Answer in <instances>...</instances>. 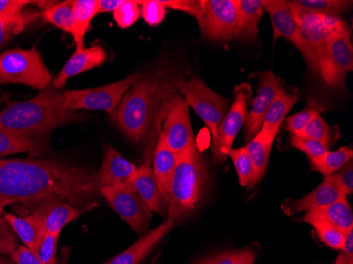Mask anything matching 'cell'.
<instances>
[{"mask_svg": "<svg viewBox=\"0 0 353 264\" xmlns=\"http://www.w3.org/2000/svg\"><path fill=\"white\" fill-rule=\"evenodd\" d=\"M323 110L322 107L316 103H312L307 108L299 111L296 114L291 115L285 121V128L290 131L292 136H301L309 123Z\"/></svg>", "mask_w": 353, "mask_h": 264, "instance_id": "cell-35", "label": "cell"}, {"mask_svg": "<svg viewBox=\"0 0 353 264\" xmlns=\"http://www.w3.org/2000/svg\"><path fill=\"white\" fill-rule=\"evenodd\" d=\"M179 154L172 152L166 144L162 132L159 134L158 140L154 145V156H152V170L158 181L159 186L168 202V190H170V180L176 168Z\"/></svg>", "mask_w": 353, "mask_h": 264, "instance_id": "cell-23", "label": "cell"}, {"mask_svg": "<svg viewBox=\"0 0 353 264\" xmlns=\"http://www.w3.org/2000/svg\"><path fill=\"white\" fill-rule=\"evenodd\" d=\"M188 108L190 107L181 94L174 95L161 130L166 144L178 154L184 152L195 141Z\"/></svg>", "mask_w": 353, "mask_h": 264, "instance_id": "cell-13", "label": "cell"}, {"mask_svg": "<svg viewBox=\"0 0 353 264\" xmlns=\"http://www.w3.org/2000/svg\"><path fill=\"white\" fill-rule=\"evenodd\" d=\"M112 14L117 25L122 29H127L134 26L140 19V5L139 1L125 0L124 3Z\"/></svg>", "mask_w": 353, "mask_h": 264, "instance_id": "cell-39", "label": "cell"}, {"mask_svg": "<svg viewBox=\"0 0 353 264\" xmlns=\"http://www.w3.org/2000/svg\"><path fill=\"white\" fill-rule=\"evenodd\" d=\"M301 136L313 139L319 141L326 146H330L332 144V130L331 127L325 122L324 119L321 115H316L305 130L301 132Z\"/></svg>", "mask_w": 353, "mask_h": 264, "instance_id": "cell-38", "label": "cell"}, {"mask_svg": "<svg viewBox=\"0 0 353 264\" xmlns=\"http://www.w3.org/2000/svg\"><path fill=\"white\" fill-rule=\"evenodd\" d=\"M152 161V156H145L143 164L137 168L132 186L150 212L163 214L168 210V202L154 176Z\"/></svg>", "mask_w": 353, "mask_h": 264, "instance_id": "cell-20", "label": "cell"}, {"mask_svg": "<svg viewBox=\"0 0 353 264\" xmlns=\"http://www.w3.org/2000/svg\"><path fill=\"white\" fill-rule=\"evenodd\" d=\"M3 218L11 226L14 234L25 244L26 247L37 253L46 235L43 222L39 216L34 212H31L26 217L5 214Z\"/></svg>", "mask_w": 353, "mask_h": 264, "instance_id": "cell-25", "label": "cell"}, {"mask_svg": "<svg viewBox=\"0 0 353 264\" xmlns=\"http://www.w3.org/2000/svg\"><path fill=\"white\" fill-rule=\"evenodd\" d=\"M341 251L343 255L353 263V228L345 234L344 243Z\"/></svg>", "mask_w": 353, "mask_h": 264, "instance_id": "cell-48", "label": "cell"}, {"mask_svg": "<svg viewBox=\"0 0 353 264\" xmlns=\"http://www.w3.org/2000/svg\"><path fill=\"white\" fill-rule=\"evenodd\" d=\"M79 121L73 111L61 108V91L49 86L23 102L9 103L0 111V130L34 138Z\"/></svg>", "mask_w": 353, "mask_h": 264, "instance_id": "cell-3", "label": "cell"}, {"mask_svg": "<svg viewBox=\"0 0 353 264\" xmlns=\"http://www.w3.org/2000/svg\"><path fill=\"white\" fill-rule=\"evenodd\" d=\"M201 34L211 41H230L237 25L235 0H204L197 19Z\"/></svg>", "mask_w": 353, "mask_h": 264, "instance_id": "cell-12", "label": "cell"}, {"mask_svg": "<svg viewBox=\"0 0 353 264\" xmlns=\"http://www.w3.org/2000/svg\"><path fill=\"white\" fill-rule=\"evenodd\" d=\"M161 3L166 9L185 12L198 19L203 10L204 0H161Z\"/></svg>", "mask_w": 353, "mask_h": 264, "instance_id": "cell-43", "label": "cell"}, {"mask_svg": "<svg viewBox=\"0 0 353 264\" xmlns=\"http://www.w3.org/2000/svg\"><path fill=\"white\" fill-rule=\"evenodd\" d=\"M41 19L63 31L73 34L74 32V14L72 0L61 3H48L41 12Z\"/></svg>", "mask_w": 353, "mask_h": 264, "instance_id": "cell-31", "label": "cell"}, {"mask_svg": "<svg viewBox=\"0 0 353 264\" xmlns=\"http://www.w3.org/2000/svg\"><path fill=\"white\" fill-rule=\"evenodd\" d=\"M14 202L10 201L8 199H3V198H0V220H1V216H3V208L6 206L13 205Z\"/></svg>", "mask_w": 353, "mask_h": 264, "instance_id": "cell-50", "label": "cell"}, {"mask_svg": "<svg viewBox=\"0 0 353 264\" xmlns=\"http://www.w3.org/2000/svg\"><path fill=\"white\" fill-rule=\"evenodd\" d=\"M338 184L335 183L331 176L325 178L324 182L317 186L310 194L294 201H287L283 205V212L288 216L299 214L301 212H309L314 208L330 205L335 202L346 199Z\"/></svg>", "mask_w": 353, "mask_h": 264, "instance_id": "cell-19", "label": "cell"}, {"mask_svg": "<svg viewBox=\"0 0 353 264\" xmlns=\"http://www.w3.org/2000/svg\"><path fill=\"white\" fill-rule=\"evenodd\" d=\"M106 59L107 53L101 45H92L90 48H84L82 50H75L72 57L63 65L61 72L53 79L50 86L61 90L70 77L98 68L105 63Z\"/></svg>", "mask_w": 353, "mask_h": 264, "instance_id": "cell-18", "label": "cell"}, {"mask_svg": "<svg viewBox=\"0 0 353 264\" xmlns=\"http://www.w3.org/2000/svg\"><path fill=\"white\" fill-rule=\"evenodd\" d=\"M353 152L350 147L343 146L335 152H327L324 156L317 159H309L311 170L322 174L325 178L332 176L335 172L352 160Z\"/></svg>", "mask_w": 353, "mask_h": 264, "instance_id": "cell-32", "label": "cell"}, {"mask_svg": "<svg viewBox=\"0 0 353 264\" xmlns=\"http://www.w3.org/2000/svg\"><path fill=\"white\" fill-rule=\"evenodd\" d=\"M308 224L314 227L319 239L322 240L327 246L341 251L345 238V234L342 230L323 221H310Z\"/></svg>", "mask_w": 353, "mask_h": 264, "instance_id": "cell-37", "label": "cell"}, {"mask_svg": "<svg viewBox=\"0 0 353 264\" xmlns=\"http://www.w3.org/2000/svg\"><path fill=\"white\" fill-rule=\"evenodd\" d=\"M172 79L139 77L110 114L111 121L132 142L148 140L156 123L165 118L178 91Z\"/></svg>", "mask_w": 353, "mask_h": 264, "instance_id": "cell-2", "label": "cell"}, {"mask_svg": "<svg viewBox=\"0 0 353 264\" xmlns=\"http://www.w3.org/2000/svg\"><path fill=\"white\" fill-rule=\"evenodd\" d=\"M176 223L172 220L168 219L161 225L152 230L150 233L142 236L136 243L132 244L128 249L109 260L106 264H139L145 259L154 246L161 241L168 234L172 232Z\"/></svg>", "mask_w": 353, "mask_h": 264, "instance_id": "cell-21", "label": "cell"}, {"mask_svg": "<svg viewBox=\"0 0 353 264\" xmlns=\"http://www.w3.org/2000/svg\"><path fill=\"white\" fill-rule=\"evenodd\" d=\"M39 143L34 138L14 134L10 131L0 130V156L12 154H37L39 152Z\"/></svg>", "mask_w": 353, "mask_h": 264, "instance_id": "cell-33", "label": "cell"}, {"mask_svg": "<svg viewBox=\"0 0 353 264\" xmlns=\"http://www.w3.org/2000/svg\"><path fill=\"white\" fill-rule=\"evenodd\" d=\"M100 194L136 233L142 234L148 230L152 212L141 199L134 186H105L100 188Z\"/></svg>", "mask_w": 353, "mask_h": 264, "instance_id": "cell-11", "label": "cell"}, {"mask_svg": "<svg viewBox=\"0 0 353 264\" xmlns=\"http://www.w3.org/2000/svg\"><path fill=\"white\" fill-rule=\"evenodd\" d=\"M172 83L184 97L188 107H192L205 123L211 131L212 139L215 140L218 128L224 115L227 114L229 101L208 88L205 83L198 77H192L186 81L181 77H174Z\"/></svg>", "mask_w": 353, "mask_h": 264, "instance_id": "cell-6", "label": "cell"}, {"mask_svg": "<svg viewBox=\"0 0 353 264\" xmlns=\"http://www.w3.org/2000/svg\"><path fill=\"white\" fill-rule=\"evenodd\" d=\"M11 258L15 264H41L37 254L26 246H17L11 254Z\"/></svg>", "mask_w": 353, "mask_h": 264, "instance_id": "cell-46", "label": "cell"}, {"mask_svg": "<svg viewBox=\"0 0 353 264\" xmlns=\"http://www.w3.org/2000/svg\"><path fill=\"white\" fill-rule=\"evenodd\" d=\"M17 246L16 235L3 218L0 220V255H11Z\"/></svg>", "mask_w": 353, "mask_h": 264, "instance_id": "cell-44", "label": "cell"}, {"mask_svg": "<svg viewBox=\"0 0 353 264\" xmlns=\"http://www.w3.org/2000/svg\"><path fill=\"white\" fill-rule=\"evenodd\" d=\"M124 1L125 0H98L99 14L109 13V12L114 13L120 6L124 3Z\"/></svg>", "mask_w": 353, "mask_h": 264, "instance_id": "cell-49", "label": "cell"}, {"mask_svg": "<svg viewBox=\"0 0 353 264\" xmlns=\"http://www.w3.org/2000/svg\"><path fill=\"white\" fill-rule=\"evenodd\" d=\"M275 139L276 136L261 130L250 142H248V145L245 146L248 154L253 162L254 168H255L256 184L259 183V181H261L265 176L268 164H269L272 146H273Z\"/></svg>", "mask_w": 353, "mask_h": 264, "instance_id": "cell-27", "label": "cell"}, {"mask_svg": "<svg viewBox=\"0 0 353 264\" xmlns=\"http://www.w3.org/2000/svg\"><path fill=\"white\" fill-rule=\"evenodd\" d=\"M352 1L347 0H294L288 1L293 13H313L339 17L352 8Z\"/></svg>", "mask_w": 353, "mask_h": 264, "instance_id": "cell-28", "label": "cell"}, {"mask_svg": "<svg viewBox=\"0 0 353 264\" xmlns=\"http://www.w3.org/2000/svg\"><path fill=\"white\" fill-rule=\"evenodd\" d=\"M334 264H353V263H351V262L349 261V260L347 259V258L345 257V256L343 255L342 253H341L340 255L338 256V258H336V261H335Z\"/></svg>", "mask_w": 353, "mask_h": 264, "instance_id": "cell-51", "label": "cell"}, {"mask_svg": "<svg viewBox=\"0 0 353 264\" xmlns=\"http://www.w3.org/2000/svg\"><path fill=\"white\" fill-rule=\"evenodd\" d=\"M95 174L54 160H0V198L28 204L57 196L77 207H86L100 192Z\"/></svg>", "mask_w": 353, "mask_h": 264, "instance_id": "cell-1", "label": "cell"}, {"mask_svg": "<svg viewBox=\"0 0 353 264\" xmlns=\"http://www.w3.org/2000/svg\"><path fill=\"white\" fill-rule=\"evenodd\" d=\"M299 221H323L342 230L346 234L353 228V212L346 199L335 202L330 205L314 208L299 219Z\"/></svg>", "mask_w": 353, "mask_h": 264, "instance_id": "cell-24", "label": "cell"}, {"mask_svg": "<svg viewBox=\"0 0 353 264\" xmlns=\"http://www.w3.org/2000/svg\"><path fill=\"white\" fill-rule=\"evenodd\" d=\"M263 9L268 12L270 19H271L275 41L279 37H283V39L290 41L303 54V59H306L307 65L310 68V53L301 37V28L295 19L290 7L288 5V1L265 0Z\"/></svg>", "mask_w": 353, "mask_h": 264, "instance_id": "cell-14", "label": "cell"}, {"mask_svg": "<svg viewBox=\"0 0 353 264\" xmlns=\"http://www.w3.org/2000/svg\"><path fill=\"white\" fill-rule=\"evenodd\" d=\"M0 264H15L12 258L7 257V255H0Z\"/></svg>", "mask_w": 353, "mask_h": 264, "instance_id": "cell-52", "label": "cell"}, {"mask_svg": "<svg viewBox=\"0 0 353 264\" xmlns=\"http://www.w3.org/2000/svg\"><path fill=\"white\" fill-rule=\"evenodd\" d=\"M137 166L123 158L114 147L106 145L104 148V159L100 170L95 174L99 188L105 186L132 185V181L137 174Z\"/></svg>", "mask_w": 353, "mask_h": 264, "instance_id": "cell-17", "label": "cell"}, {"mask_svg": "<svg viewBox=\"0 0 353 264\" xmlns=\"http://www.w3.org/2000/svg\"><path fill=\"white\" fill-rule=\"evenodd\" d=\"M23 29L15 26L7 25L0 21V49L7 45L14 37L19 35Z\"/></svg>", "mask_w": 353, "mask_h": 264, "instance_id": "cell-47", "label": "cell"}, {"mask_svg": "<svg viewBox=\"0 0 353 264\" xmlns=\"http://www.w3.org/2000/svg\"><path fill=\"white\" fill-rule=\"evenodd\" d=\"M285 90L281 79L272 70L261 74L259 91L245 122V140L250 142L261 131L263 119L276 95Z\"/></svg>", "mask_w": 353, "mask_h": 264, "instance_id": "cell-15", "label": "cell"}, {"mask_svg": "<svg viewBox=\"0 0 353 264\" xmlns=\"http://www.w3.org/2000/svg\"><path fill=\"white\" fill-rule=\"evenodd\" d=\"M293 13V12H292ZM301 28V37L310 53V69L319 73L326 52L327 41L344 19L313 13H293Z\"/></svg>", "mask_w": 353, "mask_h": 264, "instance_id": "cell-10", "label": "cell"}, {"mask_svg": "<svg viewBox=\"0 0 353 264\" xmlns=\"http://www.w3.org/2000/svg\"><path fill=\"white\" fill-rule=\"evenodd\" d=\"M73 14H74L75 50H82L85 48V37L88 31L91 21L99 14L98 0H72Z\"/></svg>", "mask_w": 353, "mask_h": 264, "instance_id": "cell-29", "label": "cell"}, {"mask_svg": "<svg viewBox=\"0 0 353 264\" xmlns=\"http://www.w3.org/2000/svg\"><path fill=\"white\" fill-rule=\"evenodd\" d=\"M47 3L46 1L31 0H0V21L23 30L27 23L32 21V17L25 13L26 8L28 6L43 8Z\"/></svg>", "mask_w": 353, "mask_h": 264, "instance_id": "cell-30", "label": "cell"}, {"mask_svg": "<svg viewBox=\"0 0 353 264\" xmlns=\"http://www.w3.org/2000/svg\"><path fill=\"white\" fill-rule=\"evenodd\" d=\"M338 184L345 196L352 194L353 192V164L352 160L349 161L341 170L330 176Z\"/></svg>", "mask_w": 353, "mask_h": 264, "instance_id": "cell-45", "label": "cell"}, {"mask_svg": "<svg viewBox=\"0 0 353 264\" xmlns=\"http://www.w3.org/2000/svg\"><path fill=\"white\" fill-rule=\"evenodd\" d=\"M59 234H46L37 251L41 264H57V242Z\"/></svg>", "mask_w": 353, "mask_h": 264, "instance_id": "cell-42", "label": "cell"}, {"mask_svg": "<svg viewBox=\"0 0 353 264\" xmlns=\"http://www.w3.org/2000/svg\"><path fill=\"white\" fill-rule=\"evenodd\" d=\"M138 77L139 74L134 73L122 81L97 88L61 91V108L73 112L79 109L102 110L112 114Z\"/></svg>", "mask_w": 353, "mask_h": 264, "instance_id": "cell-7", "label": "cell"}, {"mask_svg": "<svg viewBox=\"0 0 353 264\" xmlns=\"http://www.w3.org/2000/svg\"><path fill=\"white\" fill-rule=\"evenodd\" d=\"M237 25L234 39L241 43H252L259 37V23L263 16L265 0H235Z\"/></svg>", "mask_w": 353, "mask_h": 264, "instance_id": "cell-22", "label": "cell"}, {"mask_svg": "<svg viewBox=\"0 0 353 264\" xmlns=\"http://www.w3.org/2000/svg\"><path fill=\"white\" fill-rule=\"evenodd\" d=\"M299 97L297 91L293 93H287L285 90L281 91L268 109L261 130L277 136L285 115L290 112L291 109L296 104Z\"/></svg>", "mask_w": 353, "mask_h": 264, "instance_id": "cell-26", "label": "cell"}, {"mask_svg": "<svg viewBox=\"0 0 353 264\" xmlns=\"http://www.w3.org/2000/svg\"><path fill=\"white\" fill-rule=\"evenodd\" d=\"M353 70V48L348 25L343 21L327 41L326 52L319 74L332 88L345 87L346 74Z\"/></svg>", "mask_w": 353, "mask_h": 264, "instance_id": "cell-8", "label": "cell"}, {"mask_svg": "<svg viewBox=\"0 0 353 264\" xmlns=\"http://www.w3.org/2000/svg\"><path fill=\"white\" fill-rule=\"evenodd\" d=\"M208 181V170L194 141L179 154L170 180L166 210L168 219L176 223L192 214L201 201Z\"/></svg>", "mask_w": 353, "mask_h": 264, "instance_id": "cell-4", "label": "cell"}, {"mask_svg": "<svg viewBox=\"0 0 353 264\" xmlns=\"http://www.w3.org/2000/svg\"><path fill=\"white\" fill-rule=\"evenodd\" d=\"M290 145L296 150L306 154L309 159H317L324 156L329 152V147L319 141L306 136H292L290 138Z\"/></svg>", "mask_w": 353, "mask_h": 264, "instance_id": "cell-40", "label": "cell"}, {"mask_svg": "<svg viewBox=\"0 0 353 264\" xmlns=\"http://www.w3.org/2000/svg\"><path fill=\"white\" fill-rule=\"evenodd\" d=\"M53 79L35 48L0 53V85L19 84L35 90L50 86Z\"/></svg>", "mask_w": 353, "mask_h": 264, "instance_id": "cell-5", "label": "cell"}, {"mask_svg": "<svg viewBox=\"0 0 353 264\" xmlns=\"http://www.w3.org/2000/svg\"><path fill=\"white\" fill-rule=\"evenodd\" d=\"M228 156L233 161L236 172L239 178L240 185L243 187L251 188L256 185V172L254 168L253 162L248 154L247 148L239 147V148H232Z\"/></svg>", "mask_w": 353, "mask_h": 264, "instance_id": "cell-34", "label": "cell"}, {"mask_svg": "<svg viewBox=\"0 0 353 264\" xmlns=\"http://www.w3.org/2000/svg\"><path fill=\"white\" fill-rule=\"evenodd\" d=\"M28 204L33 205L31 206V212L39 216L46 234H61L67 224L74 221L86 212V207H77L57 196H49Z\"/></svg>", "mask_w": 353, "mask_h": 264, "instance_id": "cell-16", "label": "cell"}, {"mask_svg": "<svg viewBox=\"0 0 353 264\" xmlns=\"http://www.w3.org/2000/svg\"><path fill=\"white\" fill-rule=\"evenodd\" d=\"M255 260V252L250 249H243L239 251L224 252L196 264H254Z\"/></svg>", "mask_w": 353, "mask_h": 264, "instance_id": "cell-36", "label": "cell"}, {"mask_svg": "<svg viewBox=\"0 0 353 264\" xmlns=\"http://www.w3.org/2000/svg\"><path fill=\"white\" fill-rule=\"evenodd\" d=\"M253 94L251 85H238L234 90V103L218 128L217 136L212 143V158L214 164L219 165L227 161L230 150L248 115V100Z\"/></svg>", "mask_w": 353, "mask_h": 264, "instance_id": "cell-9", "label": "cell"}, {"mask_svg": "<svg viewBox=\"0 0 353 264\" xmlns=\"http://www.w3.org/2000/svg\"><path fill=\"white\" fill-rule=\"evenodd\" d=\"M141 6V15L150 26H158L164 21L166 8L161 0H144L139 1Z\"/></svg>", "mask_w": 353, "mask_h": 264, "instance_id": "cell-41", "label": "cell"}]
</instances>
